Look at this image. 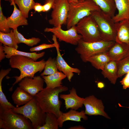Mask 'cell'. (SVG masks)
Wrapping results in <instances>:
<instances>
[{"instance_id": "obj_1", "label": "cell", "mask_w": 129, "mask_h": 129, "mask_svg": "<svg viewBox=\"0 0 129 129\" xmlns=\"http://www.w3.org/2000/svg\"><path fill=\"white\" fill-rule=\"evenodd\" d=\"M9 61L11 68L18 69L20 72L19 76L13 77L15 81L10 88V91L12 90L13 86L23 79L27 77L33 78L36 73L41 72L44 69L46 62L43 59L36 61L30 58L19 55L11 56Z\"/></svg>"}, {"instance_id": "obj_2", "label": "cell", "mask_w": 129, "mask_h": 129, "mask_svg": "<svg viewBox=\"0 0 129 129\" xmlns=\"http://www.w3.org/2000/svg\"><path fill=\"white\" fill-rule=\"evenodd\" d=\"M68 90L65 86L53 88L46 87L34 97L44 112L53 113L58 118L63 113L60 110L62 102L59 99V94Z\"/></svg>"}, {"instance_id": "obj_3", "label": "cell", "mask_w": 129, "mask_h": 129, "mask_svg": "<svg viewBox=\"0 0 129 129\" xmlns=\"http://www.w3.org/2000/svg\"><path fill=\"white\" fill-rule=\"evenodd\" d=\"M101 10L92 0L78 1L76 4H70L65 25L67 29L76 26L84 17L91 15L93 11Z\"/></svg>"}, {"instance_id": "obj_4", "label": "cell", "mask_w": 129, "mask_h": 129, "mask_svg": "<svg viewBox=\"0 0 129 129\" xmlns=\"http://www.w3.org/2000/svg\"><path fill=\"white\" fill-rule=\"evenodd\" d=\"M13 111L28 119L31 121L34 129H37L45 124L46 113L42 110L34 97L22 106L15 107Z\"/></svg>"}, {"instance_id": "obj_5", "label": "cell", "mask_w": 129, "mask_h": 129, "mask_svg": "<svg viewBox=\"0 0 129 129\" xmlns=\"http://www.w3.org/2000/svg\"><path fill=\"white\" fill-rule=\"evenodd\" d=\"M91 15L98 25L102 40L115 41L117 30L112 17L101 10L92 11Z\"/></svg>"}, {"instance_id": "obj_6", "label": "cell", "mask_w": 129, "mask_h": 129, "mask_svg": "<svg viewBox=\"0 0 129 129\" xmlns=\"http://www.w3.org/2000/svg\"><path fill=\"white\" fill-rule=\"evenodd\" d=\"M33 129L30 120L22 115L12 110L0 109V129Z\"/></svg>"}, {"instance_id": "obj_7", "label": "cell", "mask_w": 129, "mask_h": 129, "mask_svg": "<svg viewBox=\"0 0 129 129\" xmlns=\"http://www.w3.org/2000/svg\"><path fill=\"white\" fill-rule=\"evenodd\" d=\"M115 42L102 40L87 42L82 38L78 42L75 50L80 55L82 61L86 63L88 59L91 56L98 53L108 51Z\"/></svg>"}, {"instance_id": "obj_8", "label": "cell", "mask_w": 129, "mask_h": 129, "mask_svg": "<svg viewBox=\"0 0 129 129\" xmlns=\"http://www.w3.org/2000/svg\"><path fill=\"white\" fill-rule=\"evenodd\" d=\"M75 26L78 33L84 41L90 42L102 40L98 25L91 15L81 19Z\"/></svg>"}, {"instance_id": "obj_9", "label": "cell", "mask_w": 129, "mask_h": 129, "mask_svg": "<svg viewBox=\"0 0 129 129\" xmlns=\"http://www.w3.org/2000/svg\"><path fill=\"white\" fill-rule=\"evenodd\" d=\"M70 5L68 0H56L52 8L51 18L48 20L49 24L54 27L65 25Z\"/></svg>"}, {"instance_id": "obj_10", "label": "cell", "mask_w": 129, "mask_h": 129, "mask_svg": "<svg viewBox=\"0 0 129 129\" xmlns=\"http://www.w3.org/2000/svg\"><path fill=\"white\" fill-rule=\"evenodd\" d=\"M61 27L60 26L52 28L46 27L44 31L45 32H50L53 33L59 41H62L77 45L79 41L82 38V37L78 33L75 26L66 30L62 29Z\"/></svg>"}, {"instance_id": "obj_11", "label": "cell", "mask_w": 129, "mask_h": 129, "mask_svg": "<svg viewBox=\"0 0 129 129\" xmlns=\"http://www.w3.org/2000/svg\"><path fill=\"white\" fill-rule=\"evenodd\" d=\"M83 105L85 108L86 115H99L107 119H110L104 110V107L102 100L98 99L94 95L89 96L85 98Z\"/></svg>"}, {"instance_id": "obj_12", "label": "cell", "mask_w": 129, "mask_h": 129, "mask_svg": "<svg viewBox=\"0 0 129 129\" xmlns=\"http://www.w3.org/2000/svg\"><path fill=\"white\" fill-rule=\"evenodd\" d=\"M44 81L40 76L25 77L19 83V86L33 97L43 89Z\"/></svg>"}, {"instance_id": "obj_13", "label": "cell", "mask_w": 129, "mask_h": 129, "mask_svg": "<svg viewBox=\"0 0 129 129\" xmlns=\"http://www.w3.org/2000/svg\"><path fill=\"white\" fill-rule=\"evenodd\" d=\"M52 39L55 44V48L57 52L56 61L58 70L64 73L68 80L70 81L74 75V73L80 74L81 71L78 68L71 67L65 61L61 54L59 45L57 41V38L54 34L52 36Z\"/></svg>"}, {"instance_id": "obj_14", "label": "cell", "mask_w": 129, "mask_h": 129, "mask_svg": "<svg viewBox=\"0 0 129 129\" xmlns=\"http://www.w3.org/2000/svg\"><path fill=\"white\" fill-rule=\"evenodd\" d=\"M68 94H61L60 98L64 101L65 107L66 109L69 108L77 110L82 107L85 98L81 97L77 95L76 89L72 87L69 91Z\"/></svg>"}, {"instance_id": "obj_15", "label": "cell", "mask_w": 129, "mask_h": 129, "mask_svg": "<svg viewBox=\"0 0 129 129\" xmlns=\"http://www.w3.org/2000/svg\"><path fill=\"white\" fill-rule=\"evenodd\" d=\"M107 52L111 60L118 61L129 56V45L115 42Z\"/></svg>"}, {"instance_id": "obj_16", "label": "cell", "mask_w": 129, "mask_h": 129, "mask_svg": "<svg viewBox=\"0 0 129 129\" xmlns=\"http://www.w3.org/2000/svg\"><path fill=\"white\" fill-rule=\"evenodd\" d=\"M10 5L14 6V10L11 15L7 18L8 27L13 30L17 28L19 26L28 25L27 18L22 11L17 8L14 1L11 3Z\"/></svg>"}, {"instance_id": "obj_17", "label": "cell", "mask_w": 129, "mask_h": 129, "mask_svg": "<svg viewBox=\"0 0 129 129\" xmlns=\"http://www.w3.org/2000/svg\"><path fill=\"white\" fill-rule=\"evenodd\" d=\"M115 24L117 35L115 42L124 43L129 45V19Z\"/></svg>"}, {"instance_id": "obj_18", "label": "cell", "mask_w": 129, "mask_h": 129, "mask_svg": "<svg viewBox=\"0 0 129 129\" xmlns=\"http://www.w3.org/2000/svg\"><path fill=\"white\" fill-rule=\"evenodd\" d=\"M85 120L88 119V117L85 113V111H81L80 112L76 110L71 109L68 112L63 113L58 118V121L59 127L62 128L64 123L67 121H72L80 122L81 119Z\"/></svg>"}, {"instance_id": "obj_19", "label": "cell", "mask_w": 129, "mask_h": 129, "mask_svg": "<svg viewBox=\"0 0 129 129\" xmlns=\"http://www.w3.org/2000/svg\"><path fill=\"white\" fill-rule=\"evenodd\" d=\"M118 13L112 17L115 23L129 19V0H114Z\"/></svg>"}, {"instance_id": "obj_20", "label": "cell", "mask_w": 129, "mask_h": 129, "mask_svg": "<svg viewBox=\"0 0 129 129\" xmlns=\"http://www.w3.org/2000/svg\"><path fill=\"white\" fill-rule=\"evenodd\" d=\"M111 59L107 52L95 54L89 58L87 62H90L92 66L98 70H102Z\"/></svg>"}, {"instance_id": "obj_21", "label": "cell", "mask_w": 129, "mask_h": 129, "mask_svg": "<svg viewBox=\"0 0 129 129\" xmlns=\"http://www.w3.org/2000/svg\"><path fill=\"white\" fill-rule=\"evenodd\" d=\"M34 97L19 86L17 87L11 96L12 100L16 107L27 104Z\"/></svg>"}, {"instance_id": "obj_22", "label": "cell", "mask_w": 129, "mask_h": 129, "mask_svg": "<svg viewBox=\"0 0 129 129\" xmlns=\"http://www.w3.org/2000/svg\"><path fill=\"white\" fill-rule=\"evenodd\" d=\"M3 47L5 54V57L9 59L13 56L19 55L30 58L36 61L38 59L43 56L45 54L44 52L37 53L36 52L28 53L22 52L4 45Z\"/></svg>"}, {"instance_id": "obj_23", "label": "cell", "mask_w": 129, "mask_h": 129, "mask_svg": "<svg viewBox=\"0 0 129 129\" xmlns=\"http://www.w3.org/2000/svg\"><path fill=\"white\" fill-rule=\"evenodd\" d=\"M46 84V87L54 88L62 86V81L66 77L62 72L58 71L50 75L42 76Z\"/></svg>"}, {"instance_id": "obj_24", "label": "cell", "mask_w": 129, "mask_h": 129, "mask_svg": "<svg viewBox=\"0 0 129 129\" xmlns=\"http://www.w3.org/2000/svg\"><path fill=\"white\" fill-rule=\"evenodd\" d=\"M102 71V74L105 78H107L112 84H115L118 78L117 61L111 60Z\"/></svg>"}, {"instance_id": "obj_25", "label": "cell", "mask_w": 129, "mask_h": 129, "mask_svg": "<svg viewBox=\"0 0 129 129\" xmlns=\"http://www.w3.org/2000/svg\"><path fill=\"white\" fill-rule=\"evenodd\" d=\"M85 0H79L83 1ZM104 12L113 17L117 9L114 0H92Z\"/></svg>"}, {"instance_id": "obj_26", "label": "cell", "mask_w": 129, "mask_h": 129, "mask_svg": "<svg viewBox=\"0 0 129 129\" xmlns=\"http://www.w3.org/2000/svg\"><path fill=\"white\" fill-rule=\"evenodd\" d=\"M0 42L4 45L17 49L18 46L13 30L8 33L0 32Z\"/></svg>"}, {"instance_id": "obj_27", "label": "cell", "mask_w": 129, "mask_h": 129, "mask_svg": "<svg viewBox=\"0 0 129 129\" xmlns=\"http://www.w3.org/2000/svg\"><path fill=\"white\" fill-rule=\"evenodd\" d=\"M14 2L27 18L28 17L29 11L33 9L35 3L34 0H14Z\"/></svg>"}, {"instance_id": "obj_28", "label": "cell", "mask_w": 129, "mask_h": 129, "mask_svg": "<svg viewBox=\"0 0 129 129\" xmlns=\"http://www.w3.org/2000/svg\"><path fill=\"white\" fill-rule=\"evenodd\" d=\"M58 117L54 114L51 113H46L45 123L42 126L37 129H58L59 125Z\"/></svg>"}, {"instance_id": "obj_29", "label": "cell", "mask_w": 129, "mask_h": 129, "mask_svg": "<svg viewBox=\"0 0 129 129\" xmlns=\"http://www.w3.org/2000/svg\"><path fill=\"white\" fill-rule=\"evenodd\" d=\"M18 44L22 43L30 46H33L37 44L40 41V39L37 38L32 37L27 39L17 31V28L13 30Z\"/></svg>"}, {"instance_id": "obj_30", "label": "cell", "mask_w": 129, "mask_h": 129, "mask_svg": "<svg viewBox=\"0 0 129 129\" xmlns=\"http://www.w3.org/2000/svg\"><path fill=\"white\" fill-rule=\"evenodd\" d=\"M58 71L56 59L50 57L46 61L44 70L40 74L41 76L53 74Z\"/></svg>"}, {"instance_id": "obj_31", "label": "cell", "mask_w": 129, "mask_h": 129, "mask_svg": "<svg viewBox=\"0 0 129 129\" xmlns=\"http://www.w3.org/2000/svg\"><path fill=\"white\" fill-rule=\"evenodd\" d=\"M117 62L118 78L121 77L129 71V56Z\"/></svg>"}, {"instance_id": "obj_32", "label": "cell", "mask_w": 129, "mask_h": 129, "mask_svg": "<svg viewBox=\"0 0 129 129\" xmlns=\"http://www.w3.org/2000/svg\"><path fill=\"white\" fill-rule=\"evenodd\" d=\"M10 28L8 25L7 18L3 15L2 11L1 3H0V31L5 33H8L10 32Z\"/></svg>"}, {"instance_id": "obj_33", "label": "cell", "mask_w": 129, "mask_h": 129, "mask_svg": "<svg viewBox=\"0 0 129 129\" xmlns=\"http://www.w3.org/2000/svg\"><path fill=\"white\" fill-rule=\"evenodd\" d=\"M55 47V44L54 43L52 44L43 43L37 46L32 47L30 49L31 52L38 51L48 48Z\"/></svg>"}, {"instance_id": "obj_34", "label": "cell", "mask_w": 129, "mask_h": 129, "mask_svg": "<svg viewBox=\"0 0 129 129\" xmlns=\"http://www.w3.org/2000/svg\"><path fill=\"white\" fill-rule=\"evenodd\" d=\"M56 0H45L43 5V12H46L49 11L53 7Z\"/></svg>"}, {"instance_id": "obj_35", "label": "cell", "mask_w": 129, "mask_h": 129, "mask_svg": "<svg viewBox=\"0 0 129 129\" xmlns=\"http://www.w3.org/2000/svg\"><path fill=\"white\" fill-rule=\"evenodd\" d=\"M120 82L122 85L123 89H126L129 88V71L126 74Z\"/></svg>"}, {"instance_id": "obj_36", "label": "cell", "mask_w": 129, "mask_h": 129, "mask_svg": "<svg viewBox=\"0 0 129 129\" xmlns=\"http://www.w3.org/2000/svg\"><path fill=\"white\" fill-rule=\"evenodd\" d=\"M35 11L38 12H43V5L38 3H35L33 8Z\"/></svg>"}, {"instance_id": "obj_37", "label": "cell", "mask_w": 129, "mask_h": 129, "mask_svg": "<svg viewBox=\"0 0 129 129\" xmlns=\"http://www.w3.org/2000/svg\"><path fill=\"white\" fill-rule=\"evenodd\" d=\"M2 43H0V61L1 62L5 57V54L4 52L3 46L2 45Z\"/></svg>"}, {"instance_id": "obj_38", "label": "cell", "mask_w": 129, "mask_h": 129, "mask_svg": "<svg viewBox=\"0 0 129 129\" xmlns=\"http://www.w3.org/2000/svg\"><path fill=\"white\" fill-rule=\"evenodd\" d=\"M68 129H84L85 128L83 126L81 125L71 127Z\"/></svg>"}, {"instance_id": "obj_39", "label": "cell", "mask_w": 129, "mask_h": 129, "mask_svg": "<svg viewBox=\"0 0 129 129\" xmlns=\"http://www.w3.org/2000/svg\"><path fill=\"white\" fill-rule=\"evenodd\" d=\"M97 85L98 87L100 88H103L104 86V84L101 82H98Z\"/></svg>"}, {"instance_id": "obj_40", "label": "cell", "mask_w": 129, "mask_h": 129, "mask_svg": "<svg viewBox=\"0 0 129 129\" xmlns=\"http://www.w3.org/2000/svg\"><path fill=\"white\" fill-rule=\"evenodd\" d=\"M68 0L70 4H74L78 2L79 0Z\"/></svg>"}, {"instance_id": "obj_41", "label": "cell", "mask_w": 129, "mask_h": 129, "mask_svg": "<svg viewBox=\"0 0 129 129\" xmlns=\"http://www.w3.org/2000/svg\"><path fill=\"white\" fill-rule=\"evenodd\" d=\"M4 0L5 1H9L11 3V2H12L13 1H14V0Z\"/></svg>"}, {"instance_id": "obj_42", "label": "cell", "mask_w": 129, "mask_h": 129, "mask_svg": "<svg viewBox=\"0 0 129 129\" xmlns=\"http://www.w3.org/2000/svg\"><path fill=\"white\" fill-rule=\"evenodd\" d=\"M126 107V108H129V107Z\"/></svg>"}]
</instances>
